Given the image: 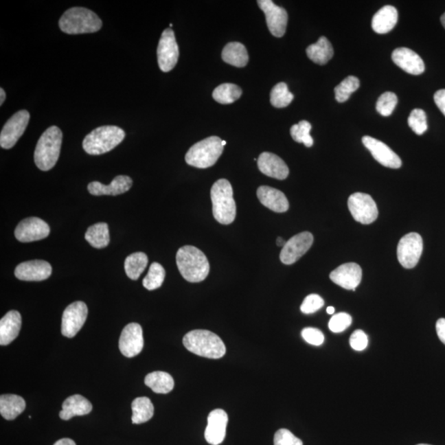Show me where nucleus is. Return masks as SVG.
Here are the masks:
<instances>
[{"mask_svg":"<svg viewBox=\"0 0 445 445\" xmlns=\"http://www.w3.org/2000/svg\"><path fill=\"white\" fill-rule=\"evenodd\" d=\"M210 197L214 218L222 225L232 224L236 218V203L229 181L226 179L216 181L210 191Z\"/></svg>","mask_w":445,"mask_h":445,"instance_id":"5","label":"nucleus"},{"mask_svg":"<svg viewBox=\"0 0 445 445\" xmlns=\"http://www.w3.org/2000/svg\"><path fill=\"white\" fill-rule=\"evenodd\" d=\"M132 184L133 181L130 176L119 175L115 176L109 185L102 184L99 181H93L89 184L88 190L93 196H117L129 191Z\"/></svg>","mask_w":445,"mask_h":445,"instance_id":"23","label":"nucleus"},{"mask_svg":"<svg viewBox=\"0 0 445 445\" xmlns=\"http://www.w3.org/2000/svg\"><path fill=\"white\" fill-rule=\"evenodd\" d=\"M148 262L146 253H135L128 255L125 261V271L128 277L133 280L138 279L146 270Z\"/></svg>","mask_w":445,"mask_h":445,"instance_id":"34","label":"nucleus"},{"mask_svg":"<svg viewBox=\"0 0 445 445\" xmlns=\"http://www.w3.org/2000/svg\"><path fill=\"white\" fill-rule=\"evenodd\" d=\"M30 119V114L26 110H21L8 119L0 134V146L5 150L14 147L24 133Z\"/></svg>","mask_w":445,"mask_h":445,"instance_id":"11","label":"nucleus"},{"mask_svg":"<svg viewBox=\"0 0 445 445\" xmlns=\"http://www.w3.org/2000/svg\"><path fill=\"white\" fill-rule=\"evenodd\" d=\"M423 251V240L418 233H410L400 239L398 246V262L404 268L411 269L420 261Z\"/></svg>","mask_w":445,"mask_h":445,"instance_id":"9","label":"nucleus"},{"mask_svg":"<svg viewBox=\"0 0 445 445\" xmlns=\"http://www.w3.org/2000/svg\"><path fill=\"white\" fill-rule=\"evenodd\" d=\"M222 59L227 64L242 68L249 63V56L244 45L230 43L223 49Z\"/></svg>","mask_w":445,"mask_h":445,"instance_id":"29","label":"nucleus"},{"mask_svg":"<svg viewBox=\"0 0 445 445\" xmlns=\"http://www.w3.org/2000/svg\"><path fill=\"white\" fill-rule=\"evenodd\" d=\"M92 410V404L88 399L80 394H76L65 399L60 412V418L64 420H69L73 416L88 415Z\"/></svg>","mask_w":445,"mask_h":445,"instance_id":"26","label":"nucleus"},{"mask_svg":"<svg viewBox=\"0 0 445 445\" xmlns=\"http://www.w3.org/2000/svg\"><path fill=\"white\" fill-rule=\"evenodd\" d=\"M224 151L222 140L217 136H210L189 148L185 155V162L190 166L207 168L216 164Z\"/></svg>","mask_w":445,"mask_h":445,"instance_id":"7","label":"nucleus"},{"mask_svg":"<svg viewBox=\"0 0 445 445\" xmlns=\"http://www.w3.org/2000/svg\"><path fill=\"white\" fill-rule=\"evenodd\" d=\"M352 323V317L348 313L339 312L332 316L331 320L329 321L328 327L332 332L340 333L348 328Z\"/></svg>","mask_w":445,"mask_h":445,"instance_id":"42","label":"nucleus"},{"mask_svg":"<svg viewBox=\"0 0 445 445\" xmlns=\"http://www.w3.org/2000/svg\"><path fill=\"white\" fill-rule=\"evenodd\" d=\"M125 136V131L119 127L103 126L96 128L86 136L82 141V148L90 155L106 154L121 144Z\"/></svg>","mask_w":445,"mask_h":445,"instance_id":"6","label":"nucleus"},{"mask_svg":"<svg viewBox=\"0 0 445 445\" xmlns=\"http://www.w3.org/2000/svg\"><path fill=\"white\" fill-rule=\"evenodd\" d=\"M132 423L142 424L148 422L154 415L155 407L150 399L146 397L135 398L131 404Z\"/></svg>","mask_w":445,"mask_h":445,"instance_id":"33","label":"nucleus"},{"mask_svg":"<svg viewBox=\"0 0 445 445\" xmlns=\"http://www.w3.org/2000/svg\"><path fill=\"white\" fill-rule=\"evenodd\" d=\"M63 134L59 127L51 126L41 135L34 152L36 167L49 171L55 167L60 154Z\"/></svg>","mask_w":445,"mask_h":445,"instance_id":"4","label":"nucleus"},{"mask_svg":"<svg viewBox=\"0 0 445 445\" xmlns=\"http://www.w3.org/2000/svg\"><path fill=\"white\" fill-rule=\"evenodd\" d=\"M165 272L164 268L158 262L151 264L148 274L143 279V286L148 290H155L162 286L164 282Z\"/></svg>","mask_w":445,"mask_h":445,"instance_id":"37","label":"nucleus"},{"mask_svg":"<svg viewBox=\"0 0 445 445\" xmlns=\"http://www.w3.org/2000/svg\"><path fill=\"white\" fill-rule=\"evenodd\" d=\"M348 207L353 218L362 225L372 224L377 220L378 210L376 203L368 194L356 192L348 199Z\"/></svg>","mask_w":445,"mask_h":445,"instance_id":"8","label":"nucleus"},{"mask_svg":"<svg viewBox=\"0 0 445 445\" xmlns=\"http://www.w3.org/2000/svg\"><path fill=\"white\" fill-rule=\"evenodd\" d=\"M436 332L440 340L445 345V319H440L437 321Z\"/></svg>","mask_w":445,"mask_h":445,"instance_id":"48","label":"nucleus"},{"mask_svg":"<svg viewBox=\"0 0 445 445\" xmlns=\"http://www.w3.org/2000/svg\"><path fill=\"white\" fill-rule=\"evenodd\" d=\"M257 195L260 202L272 212L284 213L290 207L286 195L277 189L262 185L258 189Z\"/></svg>","mask_w":445,"mask_h":445,"instance_id":"24","label":"nucleus"},{"mask_svg":"<svg viewBox=\"0 0 445 445\" xmlns=\"http://www.w3.org/2000/svg\"><path fill=\"white\" fill-rule=\"evenodd\" d=\"M228 422V415L224 410L216 409L210 412L205 432V438L209 444L218 445L224 441Z\"/></svg>","mask_w":445,"mask_h":445,"instance_id":"20","label":"nucleus"},{"mask_svg":"<svg viewBox=\"0 0 445 445\" xmlns=\"http://www.w3.org/2000/svg\"><path fill=\"white\" fill-rule=\"evenodd\" d=\"M361 82L356 77L348 76L345 78L339 85H337L334 89L335 91V98L338 102H345L347 101L354 92L360 88Z\"/></svg>","mask_w":445,"mask_h":445,"instance_id":"38","label":"nucleus"},{"mask_svg":"<svg viewBox=\"0 0 445 445\" xmlns=\"http://www.w3.org/2000/svg\"><path fill=\"white\" fill-rule=\"evenodd\" d=\"M222 146H224V147L226 146L225 140H222Z\"/></svg>","mask_w":445,"mask_h":445,"instance_id":"54","label":"nucleus"},{"mask_svg":"<svg viewBox=\"0 0 445 445\" xmlns=\"http://www.w3.org/2000/svg\"><path fill=\"white\" fill-rule=\"evenodd\" d=\"M311 129V124L308 122H299V124L291 127L290 134L293 139L296 142L303 143L308 148L312 147L313 139L310 135Z\"/></svg>","mask_w":445,"mask_h":445,"instance_id":"39","label":"nucleus"},{"mask_svg":"<svg viewBox=\"0 0 445 445\" xmlns=\"http://www.w3.org/2000/svg\"><path fill=\"white\" fill-rule=\"evenodd\" d=\"M440 20H441V23H442L444 27L445 28V12L442 16H441Z\"/></svg>","mask_w":445,"mask_h":445,"instance_id":"53","label":"nucleus"},{"mask_svg":"<svg viewBox=\"0 0 445 445\" xmlns=\"http://www.w3.org/2000/svg\"><path fill=\"white\" fill-rule=\"evenodd\" d=\"M144 347L141 326L132 323L126 326L119 336V349L123 356L135 357L142 352Z\"/></svg>","mask_w":445,"mask_h":445,"instance_id":"16","label":"nucleus"},{"mask_svg":"<svg viewBox=\"0 0 445 445\" xmlns=\"http://www.w3.org/2000/svg\"><path fill=\"white\" fill-rule=\"evenodd\" d=\"M51 232L49 226L37 217L25 218L15 229V238L21 242H31L41 240L48 237Z\"/></svg>","mask_w":445,"mask_h":445,"instance_id":"15","label":"nucleus"},{"mask_svg":"<svg viewBox=\"0 0 445 445\" xmlns=\"http://www.w3.org/2000/svg\"><path fill=\"white\" fill-rule=\"evenodd\" d=\"M0 96H1L0 97L1 98V99H0V105L2 106L3 103L4 102V101H5V98H6V93L5 92H4V90L2 88L0 89Z\"/></svg>","mask_w":445,"mask_h":445,"instance_id":"51","label":"nucleus"},{"mask_svg":"<svg viewBox=\"0 0 445 445\" xmlns=\"http://www.w3.org/2000/svg\"><path fill=\"white\" fill-rule=\"evenodd\" d=\"M54 445H76V444L73 440L65 438L56 441Z\"/></svg>","mask_w":445,"mask_h":445,"instance_id":"49","label":"nucleus"},{"mask_svg":"<svg viewBox=\"0 0 445 445\" xmlns=\"http://www.w3.org/2000/svg\"><path fill=\"white\" fill-rule=\"evenodd\" d=\"M87 317L88 307L84 302L76 301L69 304L62 316V335L69 338L76 336L84 325Z\"/></svg>","mask_w":445,"mask_h":445,"instance_id":"12","label":"nucleus"},{"mask_svg":"<svg viewBox=\"0 0 445 445\" xmlns=\"http://www.w3.org/2000/svg\"><path fill=\"white\" fill-rule=\"evenodd\" d=\"M240 87L233 84H224L218 86L213 92V98L221 104H231L242 96Z\"/></svg>","mask_w":445,"mask_h":445,"instance_id":"35","label":"nucleus"},{"mask_svg":"<svg viewBox=\"0 0 445 445\" xmlns=\"http://www.w3.org/2000/svg\"><path fill=\"white\" fill-rule=\"evenodd\" d=\"M397 104V95L391 92H387L382 94L378 99L376 110L383 117H389L393 113Z\"/></svg>","mask_w":445,"mask_h":445,"instance_id":"41","label":"nucleus"},{"mask_svg":"<svg viewBox=\"0 0 445 445\" xmlns=\"http://www.w3.org/2000/svg\"><path fill=\"white\" fill-rule=\"evenodd\" d=\"M391 59L398 67L412 76H419L424 71L423 60L411 49L401 47L394 49Z\"/></svg>","mask_w":445,"mask_h":445,"instance_id":"21","label":"nucleus"},{"mask_svg":"<svg viewBox=\"0 0 445 445\" xmlns=\"http://www.w3.org/2000/svg\"><path fill=\"white\" fill-rule=\"evenodd\" d=\"M418 445H430V444H418Z\"/></svg>","mask_w":445,"mask_h":445,"instance_id":"55","label":"nucleus"},{"mask_svg":"<svg viewBox=\"0 0 445 445\" xmlns=\"http://www.w3.org/2000/svg\"><path fill=\"white\" fill-rule=\"evenodd\" d=\"M294 95L288 91L286 82H279L271 92V103L276 109L288 106L294 100Z\"/></svg>","mask_w":445,"mask_h":445,"instance_id":"36","label":"nucleus"},{"mask_svg":"<svg viewBox=\"0 0 445 445\" xmlns=\"http://www.w3.org/2000/svg\"><path fill=\"white\" fill-rule=\"evenodd\" d=\"M324 305V300L321 296L317 295H309L304 299L302 305H301V312L304 315H311V313L319 311Z\"/></svg>","mask_w":445,"mask_h":445,"instance_id":"43","label":"nucleus"},{"mask_svg":"<svg viewBox=\"0 0 445 445\" xmlns=\"http://www.w3.org/2000/svg\"><path fill=\"white\" fill-rule=\"evenodd\" d=\"M434 100L441 113L445 115V89L437 91L435 93Z\"/></svg>","mask_w":445,"mask_h":445,"instance_id":"47","label":"nucleus"},{"mask_svg":"<svg viewBox=\"0 0 445 445\" xmlns=\"http://www.w3.org/2000/svg\"><path fill=\"white\" fill-rule=\"evenodd\" d=\"M22 327V317L20 312L12 310L6 313L0 321V345L10 344L18 337Z\"/></svg>","mask_w":445,"mask_h":445,"instance_id":"25","label":"nucleus"},{"mask_svg":"<svg viewBox=\"0 0 445 445\" xmlns=\"http://www.w3.org/2000/svg\"><path fill=\"white\" fill-rule=\"evenodd\" d=\"M183 345L196 356L209 358H220L226 353L225 345L220 336L207 330H194L185 334Z\"/></svg>","mask_w":445,"mask_h":445,"instance_id":"2","label":"nucleus"},{"mask_svg":"<svg viewBox=\"0 0 445 445\" xmlns=\"http://www.w3.org/2000/svg\"><path fill=\"white\" fill-rule=\"evenodd\" d=\"M157 56L159 68L163 72L171 71L175 67L179 60V48L172 28L165 29L162 33L157 49Z\"/></svg>","mask_w":445,"mask_h":445,"instance_id":"10","label":"nucleus"},{"mask_svg":"<svg viewBox=\"0 0 445 445\" xmlns=\"http://www.w3.org/2000/svg\"><path fill=\"white\" fill-rule=\"evenodd\" d=\"M259 170L263 174L278 180L287 179L290 170L284 160L271 152H264L258 159Z\"/></svg>","mask_w":445,"mask_h":445,"instance_id":"22","label":"nucleus"},{"mask_svg":"<svg viewBox=\"0 0 445 445\" xmlns=\"http://www.w3.org/2000/svg\"><path fill=\"white\" fill-rule=\"evenodd\" d=\"M26 402L19 395L4 394L0 397V413L8 420H12L23 413Z\"/></svg>","mask_w":445,"mask_h":445,"instance_id":"28","label":"nucleus"},{"mask_svg":"<svg viewBox=\"0 0 445 445\" xmlns=\"http://www.w3.org/2000/svg\"><path fill=\"white\" fill-rule=\"evenodd\" d=\"M274 445H303V441L286 429H280L275 434Z\"/></svg>","mask_w":445,"mask_h":445,"instance_id":"44","label":"nucleus"},{"mask_svg":"<svg viewBox=\"0 0 445 445\" xmlns=\"http://www.w3.org/2000/svg\"><path fill=\"white\" fill-rule=\"evenodd\" d=\"M364 146L368 148L374 159L383 166L390 168H399L402 166V160L395 152L385 143L369 135L362 138Z\"/></svg>","mask_w":445,"mask_h":445,"instance_id":"17","label":"nucleus"},{"mask_svg":"<svg viewBox=\"0 0 445 445\" xmlns=\"http://www.w3.org/2000/svg\"><path fill=\"white\" fill-rule=\"evenodd\" d=\"M60 30L67 34H84L100 30L102 22L92 10L74 7L66 10L59 21Z\"/></svg>","mask_w":445,"mask_h":445,"instance_id":"3","label":"nucleus"},{"mask_svg":"<svg viewBox=\"0 0 445 445\" xmlns=\"http://www.w3.org/2000/svg\"><path fill=\"white\" fill-rule=\"evenodd\" d=\"M52 273L51 264L43 260H33L19 264L15 269L16 278L24 282H41Z\"/></svg>","mask_w":445,"mask_h":445,"instance_id":"18","label":"nucleus"},{"mask_svg":"<svg viewBox=\"0 0 445 445\" xmlns=\"http://www.w3.org/2000/svg\"><path fill=\"white\" fill-rule=\"evenodd\" d=\"M286 242L287 241L284 240V239L282 237H279L277 238V239H276V244H277V246L279 247H284V245L286 244Z\"/></svg>","mask_w":445,"mask_h":445,"instance_id":"50","label":"nucleus"},{"mask_svg":"<svg viewBox=\"0 0 445 445\" xmlns=\"http://www.w3.org/2000/svg\"><path fill=\"white\" fill-rule=\"evenodd\" d=\"M306 52L309 59L321 65L327 64L334 55L332 45L325 36H321L316 43L309 45Z\"/></svg>","mask_w":445,"mask_h":445,"instance_id":"30","label":"nucleus"},{"mask_svg":"<svg viewBox=\"0 0 445 445\" xmlns=\"http://www.w3.org/2000/svg\"><path fill=\"white\" fill-rule=\"evenodd\" d=\"M260 8L266 15L268 29L275 37H282L286 33L288 14L284 8L276 5L271 0H258Z\"/></svg>","mask_w":445,"mask_h":445,"instance_id":"14","label":"nucleus"},{"mask_svg":"<svg viewBox=\"0 0 445 445\" xmlns=\"http://www.w3.org/2000/svg\"><path fill=\"white\" fill-rule=\"evenodd\" d=\"M327 312L328 313V315H333V313L335 312V308H334L333 307H328L327 308Z\"/></svg>","mask_w":445,"mask_h":445,"instance_id":"52","label":"nucleus"},{"mask_svg":"<svg viewBox=\"0 0 445 445\" xmlns=\"http://www.w3.org/2000/svg\"><path fill=\"white\" fill-rule=\"evenodd\" d=\"M350 344L354 350L361 352L368 345V336L362 330H356L350 338Z\"/></svg>","mask_w":445,"mask_h":445,"instance_id":"46","label":"nucleus"},{"mask_svg":"<svg viewBox=\"0 0 445 445\" xmlns=\"http://www.w3.org/2000/svg\"><path fill=\"white\" fill-rule=\"evenodd\" d=\"M398 12L393 6L383 7L374 16L373 30L378 34H386L393 30L398 23Z\"/></svg>","mask_w":445,"mask_h":445,"instance_id":"27","label":"nucleus"},{"mask_svg":"<svg viewBox=\"0 0 445 445\" xmlns=\"http://www.w3.org/2000/svg\"><path fill=\"white\" fill-rule=\"evenodd\" d=\"M176 260L181 275L187 282H201L207 277L209 272L208 259L197 247H181L177 251Z\"/></svg>","mask_w":445,"mask_h":445,"instance_id":"1","label":"nucleus"},{"mask_svg":"<svg viewBox=\"0 0 445 445\" xmlns=\"http://www.w3.org/2000/svg\"><path fill=\"white\" fill-rule=\"evenodd\" d=\"M144 383L146 386L155 391V393L166 394L174 387V380L170 374L163 372V371H156L148 374L144 378Z\"/></svg>","mask_w":445,"mask_h":445,"instance_id":"31","label":"nucleus"},{"mask_svg":"<svg viewBox=\"0 0 445 445\" xmlns=\"http://www.w3.org/2000/svg\"><path fill=\"white\" fill-rule=\"evenodd\" d=\"M85 239L95 249H104L110 242L109 225L106 223H98L90 226L85 233Z\"/></svg>","mask_w":445,"mask_h":445,"instance_id":"32","label":"nucleus"},{"mask_svg":"<svg viewBox=\"0 0 445 445\" xmlns=\"http://www.w3.org/2000/svg\"><path fill=\"white\" fill-rule=\"evenodd\" d=\"M408 125L416 135H423L428 129L426 113L422 109L412 111L408 117Z\"/></svg>","mask_w":445,"mask_h":445,"instance_id":"40","label":"nucleus"},{"mask_svg":"<svg viewBox=\"0 0 445 445\" xmlns=\"http://www.w3.org/2000/svg\"><path fill=\"white\" fill-rule=\"evenodd\" d=\"M313 236L311 233L303 232L295 235L280 251L279 259L286 265H291L310 249L312 245Z\"/></svg>","mask_w":445,"mask_h":445,"instance_id":"13","label":"nucleus"},{"mask_svg":"<svg viewBox=\"0 0 445 445\" xmlns=\"http://www.w3.org/2000/svg\"><path fill=\"white\" fill-rule=\"evenodd\" d=\"M302 336L305 341L313 345H321L324 341L323 333L317 328H304L302 331Z\"/></svg>","mask_w":445,"mask_h":445,"instance_id":"45","label":"nucleus"},{"mask_svg":"<svg viewBox=\"0 0 445 445\" xmlns=\"http://www.w3.org/2000/svg\"><path fill=\"white\" fill-rule=\"evenodd\" d=\"M330 279L345 290H356L361 282L362 269L356 263H345L332 271Z\"/></svg>","mask_w":445,"mask_h":445,"instance_id":"19","label":"nucleus"}]
</instances>
